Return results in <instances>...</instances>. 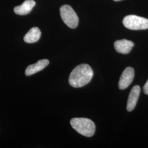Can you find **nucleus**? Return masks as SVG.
<instances>
[{
  "label": "nucleus",
  "mask_w": 148,
  "mask_h": 148,
  "mask_svg": "<svg viewBox=\"0 0 148 148\" xmlns=\"http://www.w3.org/2000/svg\"><path fill=\"white\" fill-rule=\"evenodd\" d=\"M93 71L90 65L81 64L74 68L70 74L69 83L74 88H79L88 84L92 79Z\"/></svg>",
  "instance_id": "nucleus-1"
},
{
  "label": "nucleus",
  "mask_w": 148,
  "mask_h": 148,
  "mask_svg": "<svg viewBox=\"0 0 148 148\" xmlns=\"http://www.w3.org/2000/svg\"><path fill=\"white\" fill-rule=\"evenodd\" d=\"M70 124L76 132L85 137H90L95 133V124L89 119L73 118L70 121Z\"/></svg>",
  "instance_id": "nucleus-2"
},
{
  "label": "nucleus",
  "mask_w": 148,
  "mask_h": 148,
  "mask_svg": "<svg viewBox=\"0 0 148 148\" xmlns=\"http://www.w3.org/2000/svg\"><path fill=\"white\" fill-rule=\"evenodd\" d=\"M123 24L132 30H145L148 29V19L136 15H129L123 18Z\"/></svg>",
  "instance_id": "nucleus-3"
},
{
  "label": "nucleus",
  "mask_w": 148,
  "mask_h": 148,
  "mask_svg": "<svg viewBox=\"0 0 148 148\" xmlns=\"http://www.w3.org/2000/svg\"><path fill=\"white\" fill-rule=\"evenodd\" d=\"M60 14L64 23L69 27L75 29L77 27L79 18L71 6L62 5L60 8Z\"/></svg>",
  "instance_id": "nucleus-4"
},
{
  "label": "nucleus",
  "mask_w": 148,
  "mask_h": 148,
  "mask_svg": "<svg viewBox=\"0 0 148 148\" xmlns=\"http://www.w3.org/2000/svg\"><path fill=\"white\" fill-rule=\"evenodd\" d=\"M134 76V71L132 67H127L122 73L119 82V88L125 90L131 84Z\"/></svg>",
  "instance_id": "nucleus-5"
},
{
  "label": "nucleus",
  "mask_w": 148,
  "mask_h": 148,
  "mask_svg": "<svg viewBox=\"0 0 148 148\" xmlns=\"http://www.w3.org/2000/svg\"><path fill=\"white\" fill-rule=\"evenodd\" d=\"M140 92V88L139 86H134L131 90L127 101V110L128 111H132L137 105Z\"/></svg>",
  "instance_id": "nucleus-6"
},
{
  "label": "nucleus",
  "mask_w": 148,
  "mask_h": 148,
  "mask_svg": "<svg viewBox=\"0 0 148 148\" xmlns=\"http://www.w3.org/2000/svg\"><path fill=\"white\" fill-rule=\"evenodd\" d=\"M134 46L132 41L123 39L117 40L114 43V48L118 53L121 54H128L130 53Z\"/></svg>",
  "instance_id": "nucleus-7"
},
{
  "label": "nucleus",
  "mask_w": 148,
  "mask_h": 148,
  "mask_svg": "<svg viewBox=\"0 0 148 148\" xmlns=\"http://www.w3.org/2000/svg\"><path fill=\"white\" fill-rule=\"evenodd\" d=\"M49 63V60L46 59L40 60L36 63L32 64L27 66L25 70V75L27 76H30L33 74H36L45 69Z\"/></svg>",
  "instance_id": "nucleus-8"
},
{
  "label": "nucleus",
  "mask_w": 148,
  "mask_h": 148,
  "mask_svg": "<svg viewBox=\"0 0 148 148\" xmlns=\"http://www.w3.org/2000/svg\"><path fill=\"white\" fill-rule=\"evenodd\" d=\"M36 5L34 0H26L21 5L16 6L14 8V13L18 15H26L32 11Z\"/></svg>",
  "instance_id": "nucleus-9"
},
{
  "label": "nucleus",
  "mask_w": 148,
  "mask_h": 148,
  "mask_svg": "<svg viewBox=\"0 0 148 148\" xmlns=\"http://www.w3.org/2000/svg\"><path fill=\"white\" fill-rule=\"evenodd\" d=\"M41 35V32L37 27L32 28L24 37V41L27 43L37 42Z\"/></svg>",
  "instance_id": "nucleus-10"
},
{
  "label": "nucleus",
  "mask_w": 148,
  "mask_h": 148,
  "mask_svg": "<svg viewBox=\"0 0 148 148\" xmlns=\"http://www.w3.org/2000/svg\"><path fill=\"white\" fill-rule=\"evenodd\" d=\"M143 91L145 95H148V79L143 87Z\"/></svg>",
  "instance_id": "nucleus-11"
},
{
  "label": "nucleus",
  "mask_w": 148,
  "mask_h": 148,
  "mask_svg": "<svg viewBox=\"0 0 148 148\" xmlns=\"http://www.w3.org/2000/svg\"><path fill=\"white\" fill-rule=\"evenodd\" d=\"M114 1H116V2H118V1H121L122 0H113Z\"/></svg>",
  "instance_id": "nucleus-12"
}]
</instances>
